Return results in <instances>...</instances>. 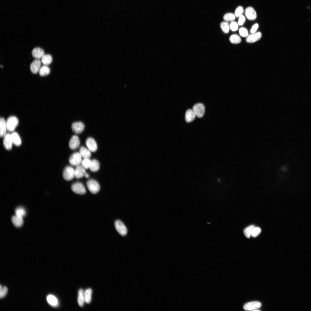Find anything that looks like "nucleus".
I'll return each instance as SVG.
<instances>
[{"label":"nucleus","instance_id":"f257e3e1","mask_svg":"<svg viewBox=\"0 0 311 311\" xmlns=\"http://www.w3.org/2000/svg\"><path fill=\"white\" fill-rule=\"evenodd\" d=\"M18 118L14 116L9 117L6 121L7 130L9 132L14 131L18 124Z\"/></svg>","mask_w":311,"mask_h":311},{"label":"nucleus","instance_id":"f03ea898","mask_svg":"<svg viewBox=\"0 0 311 311\" xmlns=\"http://www.w3.org/2000/svg\"><path fill=\"white\" fill-rule=\"evenodd\" d=\"M86 185L88 189L92 194H96L100 190L99 184L94 180L90 179L88 180L86 183Z\"/></svg>","mask_w":311,"mask_h":311},{"label":"nucleus","instance_id":"7ed1b4c3","mask_svg":"<svg viewBox=\"0 0 311 311\" xmlns=\"http://www.w3.org/2000/svg\"><path fill=\"white\" fill-rule=\"evenodd\" d=\"M63 177L67 181L72 180L75 177V170L70 166L66 167L63 171Z\"/></svg>","mask_w":311,"mask_h":311},{"label":"nucleus","instance_id":"20e7f679","mask_svg":"<svg viewBox=\"0 0 311 311\" xmlns=\"http://www.w3.org/2000/svg\"><path fill=\"white\" fill-rule=\"evenodd\" d=\"M192 110L197 117L199 118L202 117L203 116L204 113L205 107L203 104L198 103L193 106Z\"/></svg>","mask_w":311,"mask_h":311},{"label":"nucleus","instance_id":"39448f33","mask_svg":"<svg viewBox=\"0 0 311 311\" xmlns=\"http://www.w3.org/2000/svg\"><path fill=\"white\" fill-rule=\"evenodd\" d=\"M115 228L118 233L122 236L126 235L127 232L126 227L120 220H116L114 223Z\"/></svg>","mask_w":311,"mask_h":311},{"label":"nucleus","instance_id":"423d86ee","mask_svg":"<svg viewBox=\"0 0 311 311\" xmlns=\"http://www.w3.org/2000/svg\"><path fill=\"white\" fill-rule=\"evenodd\" d=\"M71 189L73 192L78 194L82 195L85 194L86 192L84 186L80 182L73 183L71 186Z\"/></svg>","mask_w":311,"mask_h":311},{"label":"nucleus","instance_id":"0eeeda50","mask_svg":"<svg viewBox=\"0 0 311 311\" xmlns=\"http://www.w3.org/2000/svg\"><path fill=\"white\" fill-rule=\"evenodd\" d=\"M81 157L79 153H75L70 156L69 162L71 165L77 166L81 162Z\"/></svg>","mask_w":311,"mask_h":311},{"label":"nucleus","instance_id":"6e6552de","mask_svg":"<svg viewBox=\"0 0 311 311\" xmlns=\"http://www.w3.org/2000/svg\"><path fill=\"white\" fill-rule=\"evenodd\" d=\"M260 302L257 301H253L248 302L243 306L244 310L247 311H253L259 308L261 306Z\"/></svg>","mask_w":311,"mask_h":311},{"label":"nucleus","instance_id":"1a4fd4ad","mask_svg":"<svg viewBox=\"0 0 311 311\" xmlns=\"http://www.w3.org/2000/svg\"><path fill=\"white\" fill-rule=\"evenodd\" d=\"M86 144L88 149L92 152L96 151L97 149V146L95 141L92 138H88L86 141Z\"/></svg>","mask_w":311,"mask_h":311},{"label":"nucleus","instance_id":"9d476101","mask_svg":"<svg viewBox=\"0 0 311 311\" xmlns=\"http://www.w3.org/2000/svg\"><path fill=\"white\" fill-rule=\"evenodd\" d=\"M3 137V142L4 148L7 150H11L13 143L11 134L7 133Z\"/></svg>","mask_w":311,"mask_h":311},{"label":"nucleus","instance_id":"9b49d317","mask_svg":"<svg viewBox=\"0 0 311 311\" xmlns=\"http://www.w3.org/2000/svg\"><path fill=\"white\" fill-rule=\"evenodd\" d=\"M71 128L74 133L79 134L83 131L85 128V126L84 124L81 122H76L72 124Z\"/></svg>","mask_w":311,"mask_h":311},{"label":"nucleus","instance_id":"f8f14e48","mask_svg":"<svg viewBox=\"0 0 311 311\" xmlns=\"http://www.w3.org/2000/svg\"><path fill=\"white\" fill-rule=\"evenodd\" d=\"M245 14L248 19L254 20L257 17V14L254 9L251 7H248L245 10Z\"/></svg>","mask_w":311,"mask_h":311},{"label":"nucleus","instance_id":"ddd939ff","mask_svg":"<svg viewBox=\"0 0 311 311\" xmlns=\"http://www.w3.org/2000/svg\"><path fill=\"white\" fill-rule=\"evenodd\" d=\"M41 61L39 59H36L31 63L30 69L31 72L34 74H36L39 72L41 68Z\"/></svg>","mask_w":311,"mask_h":311},{"label":"nucleus","instance_id":"4468645a","mask_svg":"<svg viewBox=\"0 0 311 311\" xmlns=\"http://www.w3.org/2000/svg\"><path fill=\"white\" fill-rule=\"evenodd\" d=\"M80 145V141L78 137L76 135L73 136L70 139L69 147L70 149L74 150L77 148Z\"/></svg>","mask_w":311,"mask_h":311},{"label":"nucleus","instance_id":"2eb2a0df","mask_svg":"<svg viewBox=\"0 0 311 311\" xmlns=\"http://www.w3.org/2000/svg\"><path fill=\"white\" fill-rule=\"evenodd\" d=\"M261 37V34L260 32L252 33L247 37L246 41L248 43H253L259 40Z\"/></svg>","mask_w":311,"mask_h":311},{"label":"nucleus","instance_id":"dca6fc26","mask_svg":"<svg viewBox=\"0 0 311 311\" xmlns=\"http://www.w3.org/2000/svg\"><path fill=\"white\" fill-rule=\"evenodd\" d=\"M7 130L6 121L2 117L0 119V136L1 137H3L7 134Z\"/></svg>","mask_w":311,"mask_h":311},{"label":"nucleus","instance_id":"f3484780","mask_svg":"<svg viewBox=\"0 0 311 311\" xmlns=\"http://www.w3.org/2000/svg\"><path fill=\"white\" fill-rule=\"evenodd\" d=\"M32 56L36 59L41 58L44 55L43 50L39 47H36L34 48L32 51Z\"/></svg>","mask_w":311,"mask_h":311},{"label":"nucleus","instance_id":"a211bd4d","mask_svg":"<svg viewBox=\"0 0 311 311\" xmlns=\"http://www.w3.org/2000/svg\"><path fill=\"white\" fill-rule=\"evenodd\" d=\"M75 177L79 179L85 176L86 174L85 169L82 166L78 165L75 170Z\"/></svg>","mask_w":311,"mask_h":311},{"label":"nucleus","instance_id":"6ab92c4d","mask_svg":"<svg viewBox=\"0 0 311 311\" xmlns=\"http://www.w3.org/2000/svg\"><path fill=\"white\" fill-rule=\"evenodd\" d=\"M11 220L13 224L16 227H20L23 224V217H21L16 215L12 217Z\"/></svg>","mask_w":311,"mask_h":311},{"label":"nucleus","instance_id":"aec40b11","mask_svg":"<svg viewBox=\"0 0 311 311\" xmlns=\"http://www.w3.org/2000/svg\"><path fill=\"white\" fill-rule=\"evenodd\" d=\"M84 291L82 289H80L78 292L77 302L79 305L81 307H83L85 302Z\"/></svg>","mask_w":311,"mask_h":311},{"label":"nucleus","instance_id":"412c9836","mask_svg":"<svg viewBox=\"0 0 311 311\" xmlns=\"http://www.w3.org/2000/svg\"><path fill=\"white\" fill-rule=\"evenodd\" d=\"M196 116L192 110L188 109L185 114V121L187 122H191L195 119Z\"/></svg>","mask_w":311,"mask_h":311},{"label":"nucleus","instance_id":"4be33fe9","mask_svg":"<svg viewBox=\"0 0 311 311\" xmlns=\"http://www.w3.org/2000/svg\"><path fill=\"white\" fill-rule=\"evenodd\" d=\"M90 151L85 147L82 146L80 149L79 153L84 159L89 158L91 156Z\"/></svg>","mask_w":311,"mask_h":311},{"label":"nucleus","instance_id":"5701e85b","mask_svg":"<svg viewBox=\"0 0 311 311\" xmlns=\"http://www.w3.org/2000/svg\"><path fill=\"white\" fill-rule=\"evenodd\" d=\"M11 134L13 143L16 146L20 145L22 141L19 134L16 132H13Z\"/></svg>","mask_w":311,"mask_h":311},{"label":"nucleus","instance_id":"b1692460","mask_svg":"<svg viewBox=\"0 0 311 311\" xmlns=\"http://www.w3.org/2000/svg\"><path fill=\"white\" fill-rule=\"evenodd\" d=\"M100 168V163L96 160L94 159L91 160V164L90 167V169L93 172H95L98 171Z\"/></svg>","mask_w":311,"mask_h":311},{"label":"nucleus","instance_id":"393cba45","mask_svg":"<svg viewBox=\"0 0 311 311\" xmlns=\"http://www.w3.org/2000/svg\"><path fill=\"white\" fill-rule=\"evenodd\" d=\"M92 290L90 288H88L84 292V296L85 302L87 304L90 303L92 299Z\"/></svg>","mask_w":311,"mask_h":311},{"label":"nucleus","instance_id":"a878e982","mask_svg":"<svg viewBox=\"0 0 311 311\" xmlns=\"http://www.w3.org/2000/svg\"><path fill=\"white\" fill-rule=\"evenodd\" d=\"M47 300L48 303L52 306H55L58 304L57 298L53 295H48L47 297Z\"/></svg>","mask_w":311,"mask_h":311},{"label":"nucleus","instance_id":"bb28decb","mask_svg":"<svg viewBox=\"0 0 311 311\" xmlns=\"http://www.w3.org/2000/svg\"><path fill=\"white\" fill-rule=\"evenodd\" d=\"M52 60L51 56L49 54H44L41 58V62L45 65H46L51 64Z\"/></svg>","mask_w":311,"mask_h":311},{"label":"nucleus","instance_id":"cd10ccee","mask_svg":"<svg viewBox=\"0 0 311 311\" xmlns=\"http://www.w3.org/2000/svg\"><path fill=\"white\" fill-rule=\"evenodd\" d=\"M50 72V70L49 68L45 65L40 68L39 71V73L40 76H45L48 75Z\"/></svg>","mask_w":311,"mask_h":311},{"label":"nucleus","instance_id":"c85d7f7f","mask_svg":"<svg viewBox=\"0 0 311 311\" xmlns=\"http://www.w3.org/2000/svg\"><path fill=\"white\" fill-rule=\"evenodd\" d=\"M229 40L231 43L234 44L239 43L241 41L240 37L236 34L231 35L229 38Z\"/></svg>","mask_w":311,"mask_h":311},{"label":"nucleus","instance_id":"c756f323","mask_svg":"<svg viewBox=\"0 0 311 311\" xmlns=\"http://www.w3.org/2000/svg\"><path fill=\"white\" fill-rule=\"evenodd\" d=\"M236 17L234 14L231 13H228L224 15L223 18L225 21L232 22L235 20Z\"/></svg>","mask_w":311,"mask_h":311},{"label":"nucleus","instance_id":"7c9ffc66","mask_svg":"<svg viewBox=\"0 0 311 311\" xmlns=\"http://www.w3.org/2000/svg\"><path fill=\"white\" fill-rule=\"evenodd\" d=\"M15 213L16 215L22 217L26 214L25 209L22 207H19L16 208L15 210Z\"/></svg>","mask_w":311,"mask_h":311},{"label":"nucleus","instance_id":"2f4dec72","mask_svg":"<svg viewBox=\"0 0 311 311\" xmlns=\"http://www.w3.org/2000/svg\"><path fill=\"white\" fill-rule=\"evenodd\" d=\"M220 27L222 31L225 33H228L230 30V25L227 22L224 21L220 24Z\"/></svg>","mask_w":311,"mask_h":311},{"label":"nucleus","instance_id":"473e14b6","mask_svg":"<svg viewBox=\"0 0 311 311\" xmlns=\"http://www.w3.org/2000/svg\"><path fill=\"white\" fill-rule=\"evenodd\" d=\"M255 226L253 225H250L246 228L244 230V233L245 236L248 238L250 237L253 229Z\"/></svg>","mask_w":311,"mask_h":311},{"label":"nucleus","instance_id":"72a5a7b5","mask_svg":"<svg viewBox=\"0 0 311 311\" xmlns=\"http://www.w3.org/2000/svg\"><path fill=\"white\" fill-rule=\"evenodd\" d=\"M91 161L89 158L84 159L81 162L82 166L85 169L90 168Z\"/></svg>","mask_w":311,"mask_h":311},{"label":"nucleus","instance_id":"f704fd0d","mask_svg":"<svg viewBox=\"0 0 311 311\" xmlns=\"http://www.w3.org/2000/svg\"><path fill=\"white\" fill-rule=\"evenodd\" d=\"M261 230L258 227H255L253 229L251 236L253 237H255L257 236L260 233Z\"/></svg>","mask_w":311,"mask_h":311},{"label":"nucleus","instance_id":"c9c22d12","mask_svg":"<svg viewBox=\"0 0 311 311\" xmlns=\"http://www.w3.org/2000/svg\"><path fill=\"white\" fill-rule=\"evenodd\" d=\"M244 11V10L243 7L241 6H239L236 9L234 14L236 17H239L240 16L242 15Z\"/></svg>","mask_w":311,"mask_h":311},{"label":"nucleus","instance_id":"e433bc0d","mask_svg":"<svg viewBox=\"0 0 311 311\" xmlns=\"http://www.w3.org/2000/svg\"><path fill=\"white\" fill-rule=\"evenodd\" d=\"M7 292V289L6 287H2L0 285V297L1 298L4 297L6 295Z\"/></svg>","mask_w":311,"mask_h":311},{"label":"nucleus","instance_id":"4c0bfd02","mask_svg":"<svg viewBox=\"0 0 311 311\" xmlns=\"http://www.w3.org/2000/svg\"><path fill=\"white\" fill-rule=\"evenodd\" d=\"M239 33L242 37H245L248 36V33L247 30L246 28L242 27L239 30Z\"/></svg>","mask_w":311,"mask_h":311},{"label":"nucleus","instance_id":"58836bf2","mask_svg":"<svg viewBox=\"0 0 311 311\" xmlns=\"http://www.w3.org/2000/svg\"><path fill=\"white\" fill-rule=\"evenodd\" d=\"M230 29L232 31H235L238 29V24L235 21L232 22L230 25Z\"/></svg>","mask_w":311,"mask_h":311},{"label":"nucleus","instance_id":"ea45409f","mask_svg":"<svg viewBox=\"0 0 311 311\" xmlns=\"http://www.w3.org/2000/svg\"><path fill=\"white\" fill-rule=\"evenodd\" d=\"M239 19L238 22V24L239 25H242L245 20V18L243 15H242L239 17Z\"/></svg>","mask_w":311,"mask_h":311},{"label":"nucleus","instance_id":"a19ab883","mask_svg":"<svg viewBox=\"0 0 311 311\" xmlns=\"http://www.w3.org/2000/svg\"><path fill=\"white\" fill-rule=\"evenodd\" d=\"M259 26L258 24H255L252 27L251 30L250 32L252 33H255L257 30Z\"/></svg>","mask_w":311,"mask_h":311},{"label":"nucleus","instance_id":"79ce46f5","mask_svg":"<svg viewBox=\"0 0 311 311\" xmlns=\"http://www.w3.org/2000/svg\"><path fill=\"white\" fill-rule=\"evenodd\" d=\"M85 176L86 177V178H88V177H89V175H88V174H87V173H86V175H85Z\"/></svg>","mask_w":311,"mask_h":311}]
</instances>
